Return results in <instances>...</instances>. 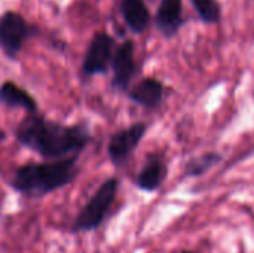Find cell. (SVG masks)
Here are the masks:
<instances>
[{
	"label": "cell",
	"mask_w": 254,
	"mask_h": 253,
	"mask_svg": "<svg viewBox=\"0 0 254 253\" xmlns=\"http://www.w3.org/2000/svg\"><path fill=\"white\" fill-rule=\"evenodd\" d=\"M112 49H113V39L107 33H97L83 58L82 70L86 76H94L100 73H106L109 64L112 61Z\"/></svg>",
	"instance_id": "cell-6"
},
{
	"label": "cell",
	"mask_w": 254,
	"mask_h": 253,
	"mask_svg": "<svg viewBox=\"0 0 254 253\" xmlns=\"http://www.w3.org/2000/svg\"><path fill=\"white\" fill-rule=\"evenodd\" d=\"M0 103L7 107H19L25 109L28 113H34L37 110V103L34 98L22 88H19L15 82H4L0 86Z\"/></svg>",
	"instance_id": "cell-12"
},
{
	"label": "cell",
	"mask_w": 254,
	"mask_h": 253,
	"mask_svg": "<svg viewBox=\"0 0 254 253\" xmlns=\"http://www.w3.org/2000/svg\"><path fill=\"white\" fill-rule=\"evenodd\" d=\"M6 139V134H4V131L3 130H0V142H3Z\"/></svg>",
	"instance_id": "cell-15"
},
{
	"label": "cell",
	"mask_w": 254,
	"mask_h": 253,
	"mask_svg": "<svg viewBox=\"0 0 254 253\" xmlns=\"http://www.w3.org/2000/svg\"><path fill=\"white\" fill-rule=\"evenodd\" d=\"M180 253H195V252H192V251H182Z\"/></svg>",
	"instance_id": "cell-16"
},
{
	"label": "cell",
	"mask_w": 254,
	"mask_h": 253,
	"mask_svg": "<svg viewBox=\"0 0 254 253\" xmlns=\"http://www.w3.org/2000/svg\"><path fill=\"white\" fill-rule=\"evenodd\" d=\"M164 92L165 88L161 81L155 78H146L131 88L128 95L134 103L146 109H156L164 101Z\"/></svg>",
	"instance_id": "cell-10"
},
{
	"label": "cell",
	"mask_w": 254,
	"mask_h": 253,
	"mask_svg": "<svg viewBox=\"0 0 254 253\" xmlns=\"http://www.w3.org/2000/svg\"><path fill=\"white\" fill-rule=\"evenodd\" d=\"M168 176V166L162 157L150 155L141 170L137 174L135 185L140 191L155 192L158 191Z\"/></svg>",
	"instance_id": "cell-8"
},
{
	"label": "cell",
	"mask_w": 254,
	"mask_h": 253,
	"mask_svg": "<svg viewBox=\"0 0 254 253\" xmlns=\"http://www.w3.org/2000/svg\"><path fill=\"white\" fill-rule=\"evenodd\" d=\"M113 66V85L119 89H127L135 72L134 61V42L125 40L112 58Z\"/></svg>",
	"instance_id": "cell-7"
},
{
	"label": "cell",
	"mask_w": 254,
	"mask_h": 253,
	"mask_svg": "<svg viewBox=\"0 0 254 253\" xmlns=\"http://www.w3.org/2000/svg\"><path fill=\"white\" fill-rule=\"evenodd\" d=\"M183 0H161L155 22L165 37H173L183 25Z\"/></svg>",
	"instance_id": "cell-9"
},
{
	"label": "cell",
	"mask_w": 254,
	"mask_h": 253,
	"mask_svg": "<svg viewBox=\"0 0 254 253\" xmlns=\"http://www.w3.org/2000/svg\"><path fill=\"white\" fill-rule=\"evenodd\" d=\"M119 191V179L109 177L106 179L98 189L92 194V197L86 201V204L79 210L76 218L73 219L70 231L73 234L80 233H92L104 225Z\"/></svg>",
	"instance_id": "cell-3"
},
{
	"label": "cell",
	"mask_w": 254,
	"mask_h": 253,
	"mask_svg": "<svg viewBox=\"0 0 254 253\" xmlns=\"http://www.w3.org/2000/svg\"><path fill=\"white\" fill-rule=\"evenodd\" d=\"M77 155L49 163H31L16 169L10 186L27 197L40 198L70 185L77 173Z\"/></svg>",
	"instance_id": "cell-2"
},
{
	"label": "cell",
	"mask_w": 254,
	"mask_h": 253,
	"mask_svg": "<svg viewBox=\"0 0 254 253\" xmlns=\"http://www.w3.org/2000/svg\"><path fill=\"white\" fill-rule=\"evenodd\" d=\"M147 125L144 122H135L131 127L115 133L107 145V155L115 166H122L128 161L131 154L137 149L144 137Z\"/></svg>",
	"instance_id": "cell-5"
},
{
	"label": "cell",
	"mask_w": 254,
	"mask_h": 253,
	"mask_svg": "<svg viewBox=\"0 0 254 253\" xmlns=\"http://www.w3.org/2000/svg\"><path fill=\"white\" fill-rule=\"evenodd\" d=\"M16 140L48 160L77 155L89 142V134L79 125H64L30 113L16 128Z\"/></svg>",
	"instance_id": "cell-1"
},
{
	"label": "cell",
	"mask_w": 254,
	"mask_h": 253,
	"mask_svg": "<svg viewBox=\"0 0 254 253\" xmlns=\"http://www.w3.org/2000/svg\"><path fill=\"white\" fill-rule=\"evenodd\" d=\"M28 34L30 25L18 12L7 10L0 15V48L6 55L16 57Z\"/></svg>",
	"instance_id": "cell-4"
},
{
	"label": "cell",
	"mask_w": 254,
	"mask_h": 253,
	"mask_svg": "<svg viewBox=\"0 0 254 253\" xmlns=\"http://www.w3.org/2000/svg\"><path fill=\"white\" fill-rule=\"evenodd\" d=\"M121 13L134 33H143L150 24V12L144 0H122Z\"/></svg>",
	"instance_id": "cell-11"
},
{
	"label": "cell",
	"mask_w": 254,
	"mask_h": 253,
	"mask_svg": "<svg viewBox=\"0 0 254 253\" xmlns=\"http://www.w3.org/2000/svg\"><path fill=\"white\" fill-rule=\"evenodd\" d=\"M190 3L205 24H217L222 19V6L219 0H190Z\"/></svg>",
	"instance_id": "cell-14"
},
{
	"label": "cell",
	"mask_w": 254,
	"mask_h": 253,
	"mask_svg": "<svg viewBox=\"0 0 254 253\" xmlns=\"http://www.w3.org/2000/svg\"><path fill=\"white\" fill-rule=\"evenodd\" d=\"M223 160L222 154L219 152H207L199 157L189 160L185 166V174L188 177H199L216 167Z\"/></svg>",
	"instance_id": "cell-13"
}]
</instances>
